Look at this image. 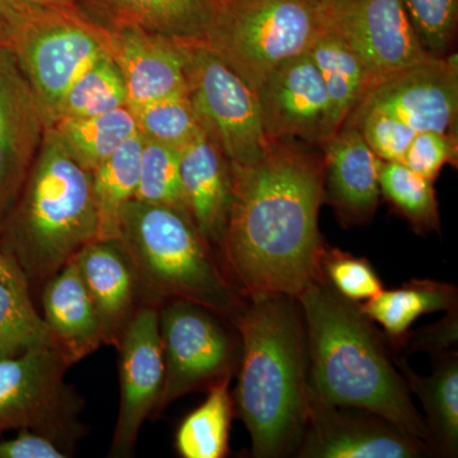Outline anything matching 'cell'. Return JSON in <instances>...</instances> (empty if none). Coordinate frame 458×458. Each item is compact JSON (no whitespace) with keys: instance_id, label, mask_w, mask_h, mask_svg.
<instances>
[{"instance_id":"obj_1","label":"cell","mask_w":458,"mask_h":458,"mask_svg":"<svg viewBox=\"0 0 458 458\" xmlns=\"http://www.w3.org/2000/svg\"><path fill=\"white\" fill-rule=\"evenodd\" d=\"M232 201L221 265L243 298H298L322 276L318 212L325 170L273 146L260 161L232 165Z\"/></svg>"},{"instance_id":"obj_2","label":"cell","mask_w":458,"mask_h":458,"mask_svg":"<svg viewBox=\"0 0 458 458\" xmlns=\"http://www.w3.org/2000/svg\"><path fill=\"white\" fill-rule=\"evenodd\" d=\"M240 339L234 412L252 442V456L295 454L310 409L309 348L297 298L246 297L231 319Z\"/></svg>"},{"instance_id":"obj_3","label":"cell","mask_w":458,"mask_h":458,"mask_svg":"<svg viewBox=\"0 0 458 458\" xmlns=\"http://www.w3.org/2000/svg\"><path fill=\"white\" fill-rule=\"evenodd\" d=\"M297 300L306 327L310 399L379 415L428 445L426 421L360 303L340 294L324 274Z\"/></svg>"},{"instance_id":"obj_4","label":"cell","mask_w":458,"mask_h":458,"mask_svg":"<svg viewBox=\"0 0 458 458\" xmlns=\"http://www.w3.org/2000/svg\"><path fill=\"white\" fill-rule=\"evenodd\" d=\"M98 237L92 172L49 128L25 185L0 223V249L16 259L33 291Z\"/></svg>"},{"instance_id":"obj_5","label":"cell","mask_w":458,"mask_h":458,"mask_svg":"<svg viewBox=\"0 0 458 458\" xmlns=\"http://www.w3.org/2000/svg\"><path fill=\"white\" fill-rule=\"evenodd\" d=\"M119 241L147 301H190L229 322L242 306L245 298L185 213L132 199L120 213Z\"/></svg>"},{"instance_id":"obj_6","label":"cell","mask_w":458,"mask_h":458,"mask_svg":"<svg viewBox=\"0 0 458 458\" xmlns=\"http://www.w3.org/2000/svg\"><path fill=\"white\" fill-rule=\"evenodd\" d=\"M324 25L321 9L301 0H225L201 42L256 92L306 54Z\"/></svg>"},{"instance_id":"obj_7","label":"cell","mask_w":458,"mask_h":458,"mask_svg":"<svg viewBox=\"0 0 458 458\" xmlns=\"http://www.w3.org/2000/svg\"><path fill=\"white\" fill-rule=\"evenodd\" d=\"M9 47L38 99L47 128L66 90L104 53L98 27L75 7L32 2L9 31Z\"/></svg>"},{"instance_id":"obj_8","label":"cell","mask_w":458,"mask_h":458,"mask_svg":"<svg viewBox=\"0 0 458 458\" xmlns=\"http://www.w3.org/2000/svg\"><path fill=\"white\" fill-rule=\"evenodd\" d=\"M69 367L56 348L0 360V437L30 429L72 454L84 429L78 419L82 401L64 381Z\"/></svg>"},{"instance_id":"obj_9","label":"cell","mask_w":458,"mask_h":458,"mask_svg":"<svg viewBox=\"0 0 458 458\" xmlns=\"http://www.w3.org/2000/svg\"><path fill=\"white\" fill-rule=\"evenodd\" d=\"M186 84L199 125L232 165H252L273 144L262 126L258 96L204 42H188Z\"/></svg>"},{"instance_id":"obj_10","label":"cell","mask_w":458,"mask_h":458,"mask_svg":"<svg viewBox=\"0 0 458 458\" xmlns=\"http://www.w3.org/2000/svg\"><path fill=\"white\" fill-rule=\"evenodd\" d=\"M223 319L190 301L168 300L161 304L159 335L165 381L158 409L232 376L240 344Z\"/></svg>"},{"instance_id":"obj_11","label":"cell","mask_w":458,"mask_h":458,"mask_svg":"<svg viewBox=\"0 0 458 458\" xmlns=\"http://www.w3.org/2000/svg\"><path fill=\"white\" fill-rule=\"evenodd\" d=\"M319 9L366 64L375 86L434 57L419 38L403 0H328Z\"/></svg>"},{"instance_id":"obj_12","label":"cell","mask_w":458,"mask_h":458,"mask_svg":"<svg viewBox=\"0 0 458 458\" xmlns=\"http://www.w3.org/2000/svg\"><path fill=\"white\" fill-rule=\"evenodd\" d=\"M161 304L144 301L116 345L120 409L110 457L132 456L141 427L158 409L165 381L164 352L159 335Z\"/></svg>"},{"instance_id":"obj_13","label":"cell","mask_w":458,"mask_h":458,"mask_svg":"<svg viewBox=\"0 0 458 458\" xmlns=\"http://www.w3.org/2000/svg\"><path fill=\"white\" fill-rule=\"evenodd\" d=\"M310 399L309 417L295 454L301 458H418L429 454L420 439L387 419Z\"/></svg>"},{"instance_id":"obj_14","label":"cell","mask_w":458,"mask_h":458,"mask_svg":"<svg viewBox=\"0 0 458 458\" xmlns=\"http://www.w3.org/2000/svg\"><path fill=\"white\" fill-rule=\"evenodd\" d=\"M255 93L273 146L291 140L322 146L337 131L324 81L307 53L279 66Z\"/></svg>"},{"instance_id":"obj_15","label":"cell","mask_w":458,"mask_h":458,"mask_svg":"<svg viewBox=\"0 0 458 458\" xmlns=\"http://www.w3.org/2000/svg\"><path fill=\"white\" fill-rule=\"evenodd\" d=\"M47 129L11 47H0V223L25 185Z\"/></svg>"},{"instance_id":"obj_16","label":"cell","mask_w":458,"mask_h":458,"mask_svg":"<svg viewBox=\"0 0 458 458\" xmlns=\"http://www.w3.org/2000/svg\"><path fill=\"white\" fill-rule=\"evenodd\" d=\"M358 107L379 108L417 132L454 134L458 111L457 55L434 56L377 83Z\"/></svg>"},{"instance_id":"obj_17","label":"cell","mask_w":458,"mask_h":458,"mask_svg":"<svg viewBox=\"0 0 458 458\" xmlns=\"http://www.w3.org/2000/svg\"><path fill=\"white\" fill-rule=\"evenodd\" d=\"M98 30L122 74L129 108L188 90V42L131 27Z\"/></svg>"},{"instance_id":"obj_18","label":"cell","mask_w":458,"mask_h":458,"mask_svg":"<svg viewBox=\"0 0 458 458\" xmlns=\"http://www.w3.org/2000/svg\"><path fill=\"white\" fill-rule=\"evenodd\" d=\"M73 260L98 313L104 344L116 346L144 295L134 264L119 240L98 238Z\"/></svg>"},{"instance_id":"obj_19","label":"cell","mask_w":458,"mask_h":458,"mask_svg":"<svg viewBox=\"0 0 458 458\" xmlns=\"http://www.w3.org/2000/svg\"><path fill=\"white\" fill-rule=\"evenodd\" d=\"M183 201L199 233L221 262L232 201L231 164L205 134L180 149Z\"/></svg>"},{"instance_id":"obj_20","label":"cell","mask_w":458,"mask_h":458,"mask_svg":"<svg viewBox=\"0 0 458 458\" xmlns=\"http://www.w3.org/2000/svg\"><path fill=\"white\" fill-rule=\"evenodd\" d=\"M219 0H77L75 9L102 30L140 29L183 42L204 41Z\"/></svg>"},{"instance_id":"obj_21","label":"cell","mask_w":458,"mask_h":458,"mask_svg":"<svg viewBox=\"0 0 458 458\" xmlns=\"http://www.w3.org/2000/svg\"><path fill=\"white\" fill-rule=\"evenodd\" d=\"M322 146L328 201L343 221H369L381 197V159L352 125H343Z\"/></svg>"},{"instance_id":"obj_22","label":"cell","mask_w":458,"mask_h":458,"mask_svg":"<svg viewBox=\"0 0 458 458\" xmlns=\"http://www.w3.org/2000/svg\"><path fill=\"white\" fill-rule=\"evenodd\" d=\"M41 304L57 351L71 366L104 344L98 313L74 260L42 285Z\"/></svg>"},{"instance_id":"obj_23","label":"cell","mask_w":458,"mask_h":458,"mask_svg":"<svg viewBox=\"0 0 458 458\" xmlns=\"http://www.w3.org/2000/svg\"><path fill=\"white\" fill-rule=\"evenodd\" d=\"M393 360L400 370L409 391L423 403L426 426L429 433L430 452L443 457H456L458 454V354L456 351L436 355L433 372L420 376L409 366L399 352Z\"/></svg>"},{"instance_id":"obj_24","label":"cell","mask_w":458,"mask_h":458,"mask_svg":"<svg viewBox=\"0 0 458 458\" xmlns=\"http://www.w3.org/2000/svg\"><path fill=\"white\" fill-rule=\"evenodd\" d=\"M307 54L324 81L334 125L339 131L375 86L372 75L357 53L327 20Z\"/></svg>"},{"instance_id":"obj_25","label":"cell","mask_w":458,"mask_h":458,"mask_svg":"<svg viewBox=\"0 0 458 458\" xmlns=\"http://www.w3.org/2000/svg\"><path fill=\"white\" fill-rule=\"evenodd\" d=\"M36 348L56 345L33 303L25 271L13 256L0 249V360Z\"/></svg>"},{"instance_id":"obj_26","label":"cell","mask_w":458,"mask_h":458,"mask_svg":"<svg viewBox=\"0 0 458 458\" xmlns=\"http://www.w3.org/2000/svg\"><path fill=\"white\" fill-rule=\"evenodd\" d=\"M360 306L373 322L384 327L388 343H394L409 333L420 316L457 309V289L437 280L414 279L400 288L384 289Z\"/></svg>"},{"instance_id":"obj_27","label":"cell","mask_w":458,"mask_h":458,"mask_svg":"<svg viewBox=\"0 0 458 458\" xmlns=\"http://www.w3.org/2000/svg\"><path fill=\"white\" fill-rule=\"evenodd\" d=\"M141 146L143 138L137 132L92 172L98 240H119L120 213L140 185Z\"/></svg>"},{"instance_id":"obj_28","label":"cell","mask_w":458,"mask_h":458,"mask_svg":"<svg viewBox=\"0 0 458 458\" xmlns=\"http://www.w3.org/2000/svg\"><path fill=\"white\" fill-rule=\"evenodd\" d=\"M51 128L75 161L89 172L104 164L117 148L138 132L129 106L83 119L62 120Z\"/></svg>"},{"instance_id":"obj_29","label":"cell","mask_w":458,"mask_h":458,"mask_svg":"<svg viewBox=\"0 0 458 458\" xmlns=\"http://www.w3.org/2000/svg\"><path fill=\"white\" fill-rule=\"evenodd\" d=\"M227 376L208 387L204 403L183 419L176 433V450L183 458H223L229 451L234 406Z\"/></svg>"},{"instance_id":"obj_30","label":"cell","mask_w":458,"mask_h":458,"mask_svg":"<svg viewBox=\"0 0 458 458\" xmlns=\"http://www.w3.org/2000/svg\"><path fill=\"white\" fill-rule=\"evenodd\" d=\"M123 106H128L125 84L119 68L104 51L66 90L55 123L96 116Z\"/></svg>"},{"instance_id":"obj_31","label":"cell","mask_w":458,"mask_h":458,"mask_svg":"<svg viewBox=\"0 0 458 458\" xmlns=\"http://www.w3.org/2000/svg\"><path fill=\"white\" fill-rule=\"evenodd\" d=\"M379 189L415 231H438L439 214L433 181L415 174L401 162H382Z\"/></svg>"},{"instance_id":"obj_32","label":"cell","mask_w":458,"mask_h":458,"mask_svg":"<svg viewBox=\"0 0 458 458\" xmlns=\"http://www.w3.org/2000/svg\"><path fill=\"white\" fill-rule=\"evenodd\" d=\"M144 140L181 149L204 134L190 101L188 90L131 108Z\"/></svg>"},{"instance_id":"obj_33","label":"cell","mask_w":458,"mask_h":458,"mask_svg":"<svg viewBox=\"0 0 458 458\" xmlns=\"http://www.w3.org/2000/svg\"><path fill=\"white\" fill-rule=\"evenodd\" d=\"M134 199L174 208L189 216L181 188L180 149L143 140L140 185Z\"/></svg>"},{"instance_id":"obj_34","label":"cell","mask_w":458,"mask_h":458,"mask_svg":"<svg viewBox=\"0 0 458 458\" xmlns=\"http://www.w3.org/2000/svg\"><path fill=\"white\" fill-rule=\"evenodd\" d=\"M343 125L360 131L382 162H401L417 131L394 114L375 107H358Z\"/></svg>"},{"instance_id":"obj_35","label":"cell","mask_w":458,"mask_h":458,"mask_svg":"<svg viewBox=\"0 0 458 458\" xmlns=\"http://www.w3.org/2000/svg\"><path fill=\"white\" fill-rule=\"evenodd\" d=\"M321 270L325 279L340 294L354 302L369 301L384 291L381 280L367 259L357 258L342 250L325 246Z\"/></svg>"},{"instance_id":"obj_36","label":"cell","mask_w":458,"mask_h":458,"mask_svg":"<svg viewBox=\"0 0 458 458\" xmlns=\"http://www.w3.org/2000/svg\"><path fill=\"white\" fill-rule=\"evenodd\" d=\"M403 4L424 47L445 56L456 31L458 0H403Z\"/></svg>"},{"instance_id":"obj_37","label":"cell","mask_w":458,"mask_h":458,"mask_svg":"<svg viewBox=\"0 0 458 458\" xmlns=\"http://www.w3.org/2000/svg\"><path fill=\"white\" fill-rule=\"evenodd\" d=\"M457 150L454 134L420 131L409 144L401 164L434 182L445 165L457 164Z\"/></svg>"},{"instance_id":"obj_38","label":"cell","mask_w":458,"mask_h":458,"mask_svg":"<svg viewBox=\"0 0 458 458\" xmlns=\"http://www.w3.org/2000/svg\"><path fill=\"white\" fill-rule=\"evenodd\" d=\"M457 309H454L437 324L420 328L414 334L408 333L397 342L388 344L394 352L423 351L434 355L441 354L451 351L452 346L457 343Z\"/></svg>"},{"instance_id":"obj_39","label":"cell","mask_w":458,"mask_h":458,"mask_svg":"<svg viewBox=\"0 0 458 458\" xmlns=\"http://www.w3.org/2000/svg\"><path fill=\"white\" fill-rule=\"evenodd\" d=\"M71 454L53 439L30 429L17 430L12 438L0 437V458H66Z\"/></svg>"},{"instance_id":"obj_40","label":"cell","mask_w":458,"mask_h":458,"mask_svg":"<svg viewBox=\"0 0 458 458\" xmlns=\"http://www.w3.org/2000/svg\"><path fill=\"white\" fill-rule=\"evenodd\" d=\"M33 0H0V21L8 27L16 25L23 17Z\"/></svg>"},{"instance_id":"obj_41","label":"cell","mask_w":458,"mask_h":458,"mask_svg":"<svg viewBox=\"0 0 458 458\" xmlns=\"http://www.w3.org/2000/svg\"><path fill=\"white\" fill-rule=\"evenodd\" d=\"M33 2L47 3V4L60 5V7H74L77 0H33Z\"/></svg>"},{"instance_id":"obj_42","label":"cell","mask_w":458,"mask_h":458,"mask_svg":"<svg viewBox=\"0 0 458 458\" xmlns=\"http://www.w3.org/2000/svg\"><path fill=\"white\" fill-rule=\"evenodd\" d=\"M9 45V29L0 21V47Z\"/></svg>"},{"instance_id":"obj_43","label":"cell","mask_w":458,"mask_h":458,"mask_svg":"<svg viewBox=\"0 0 458 458\" xmlns=\"http://www.w3.org/2000/svg\"><path fill=\"white\" fill-rule=\"evenodd\" d=\"M301 2L307 3V4L313 5V7L321 8L322 5L327 4L328 0H301Z\"/></svg>"},{"instance_id":"obj_44","label":"cell","mask_w":458,"mask_h":458,"mask_svg":"<svg viewBox=\"0 0 458 458\" xmlns=\"http://www.w3.org/2000/svg\"><path fill=\"white\" fill-rule=\"evenodd\" d=\"M221 2H225V0H221Z\"/></svg>"},{"instance_id":"obj_45","label":"cell","mask_w":458,"mask_h":458,"mask_svg":"<svg viewBox=\"0 0 458 458\" xmlns=\"http://www.w3.org/2000/svg\"><path fill=\"white\" fill-rule=\"evenodd\" d=\"M219 2H221V0H219Z\"/></svg>"}]
</instances>
